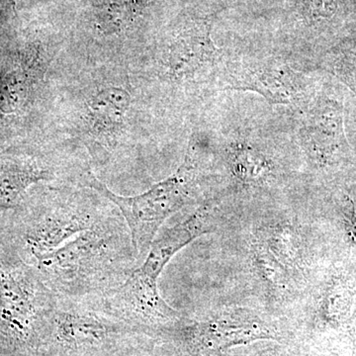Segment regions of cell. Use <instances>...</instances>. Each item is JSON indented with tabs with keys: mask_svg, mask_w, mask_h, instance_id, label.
Here are the masks:
<instances>
[{
	"mask_svg": "<svg viewBox=\"0 0 356 356\" xmlns=\"http://www.w3.org/2000/svg\"><path fill=\"white\" fill-rule=\"evenodd\" d=\"M135 259L130 234L116 221H102L37 262L55 294L81 297L119 286Z\"/></svg>",
	"mask_w": 356,
	"mask_h": 356,
	"instance_id": "obj_1",
	"label": "cell"
},
{
	"mask_svg": "<svg viewBox=\"0 0 356 356\" xmlns=\"http://www.w3.org/2000/svg\"><path fill=\"white\" fill-rule=\"evenodd\" d=\"M214 227L212 211L202 206L184 222L166 229L154 238L142 266L134 269L119 286L105 293L103 303L118 315L146 324L177 322L179 313L159 295V275L177 252Z\"/></svg>",
	"mask_w": 356,
	"mask_h": 356,
	"instance_id": "obj_2",
	"label": "cell"
},
{
	"mask_svg": "<svg viewBox=\"0 0 356 356\" xmlns=\"http://www.w3.org/2000/svg\"><path fill=\"white\" fill-rule=\"evenodd\" d=\"M195 161L189 152L175 175L145 193L131 197L113 193L91 173L86 175V182L88 187L119 208L127 224L136 257L144 259L163 222L191 202L195 187Z\"/></svg>",
	"mask_w": 356,
	"mask_h": 356,
	"instance_id": "obj_3",
	"label": "cell"
},
{
	"mask_svg": "<svg viewBox=\"0 0 356 356\" xmlns=\"http://www.w3.org/2000/svg\"><path fill=\"white\" fill-rule=\"evenodd\" d=\"M180 336L189 350L213 353L257 339H275L276 332L264 318L247 309L221 312L184 325Z\"/></svg>",
	"mask_w": 356,
	"mask_h": 356,
	"instance_id": "obj_4",
	"label": "cell"
},
{
	"mask_svg": "<svg viewBox=\"0 0 356 356\" xmlns=\"http://www.w3.org/2000/svg\"><path fill=\"white\" fill-rule=\"evenodd\" d=\"M55 296L43 276L0 259V316L13 329L28 331L39 314L57 302Z\"/></svg>",
	"mask_w": 356,
	"mask_h": 356,
	"instance_id": "obj_5",
	"label": "cell"
},
{
	"mask_svg": "<svg viewBox=\"0 0 356 356\" xmlns=\"http://www.w3.org/2000/svg\"><path fill=\"white\" fill-rule=\"evenodd\" d=\"M226 77L229 88L255 91L276 104L298 105L303 102L301 74L278 60L266 58L238 63L229 67Z\"/></svg>",
	"mask_w": 356,
	"mask_h": 356,
	"instance_id": "obj_6",
	"label": "cell"
},
{
	"mask_svg": "<svg viewBox=\"0 0 356 356\" xmlns=\"http://www.w3.org/2000/svg\"><path fill=\"white\" fill-rule=\"evenodd\" d=\"M100 222L99 218L95 214H89L83 210L53 211L28 226L25 232V243L37 261Z\"/></svg>",
	"mask_w": 356,
	"mask_h": 356,
	"instance_id": "obj_7",
	"label": "cell"
},
{
	"mask_svg": "<svg viewBox=\"0 0 356 356\" xmlns=\"http://www.w3.org/2000/svg\"><path fill=\"white\" fill-rule=\"evenodd\" d=\"M221 60L222 51L210 38L209 26L202 24L179 35L168 53V67L177 79L193 77Z\"/></svg>",
	"mask_w": 356,
	"mask_h": 356,
	"instance_id": "obj_8",
	"label": "cell"
},
{
	"mask_svg": "<svg viewBox=\"0 0 356 356\" xmlns=\"http://www.w3.org/2000/svg\"><path fill=\"white\" fill-rule=\"evenodd\" d=\"M257 238L292 273H300L303 269L305 264L303 242L298 229L292 224L280 222L269 225L261 229Z\"/></svg>",
	"mask_w": 356,
	"mask_h": 356,
	"instance_id": "obj_9",
	"label": "cell"
},
{
	"mask_svg": "<svg viewBox=\"0 0 356 356\" xmlns=\"http://www.w3.org/2000/svg\"><path fill=\"white\" fill-rule=\"evenodd\" d=\"M129 96L120 89H107L96 96L89 108V123L95 132H117L123 124L129 107Z\"/></svg>",
	"mask_w": 356,
	"mask_h": 356,
	"instance_id": "obj_10",
	"label": "cell"
},
{
	"mask_svg": "<svg viewBox=\"0 0 356 356\" xmlns=\"http://www.w3.org/2000/svg\"><path fill=\"white\" fill-rule=\"evenodd\" d=\"M229 166L238 181L243 184L261 185L268 181L273 165L259 149L248 145H236L229 153Z\"/></svg>",
	"mask_w": 356,
	"mask_h": 356,
	"instance_id": "obj_11",
	"label": "cell"
},
{
	"mask_svg": "<svg viewBox=\"0 0 356 356\" xmlns=\"http://www.w3.org/2000/svg\"><path fill=\"white\" fill-rule=\"evenodd\" d=\"M252 261L257 274L269 292L274 295H284L292 286L293 273L257 238L252 247Z\"/></svg>",
	"mask_w": 356,
	"mask_h": 356,
	"instance_id": "obj_12",
	"label": "cell"
},
{
	"mask_svg": "<svg viewBox=\"0 0 356 356\" xmlns=\"http://www.w3.org/2000/svg\"><path fill=\"white\" fill-rule=\"evenodd\" d=\"M355 297L348 285L343 281H334L325 290L323 297L322 316L325 322L339 325L350 317Z\"/></svg>",
	"mask_w": 356,
	"mask_h": 356,
	"instance_id": "obj_13",
	"label": "cell"
},
{
	"mask_svg": "<svg viewBox=\"0 0 356 356\" xmlns=\"http://www.w3.org/2000/svg\"><path fill=\"white\" fill-rule=\"evenodd\" d=\"M344 225L351 242L356 245V205L350 202L344 209Z\"/></svg>",
	"mask_w": 356,
	"mask_h": 356,
	"instance_id": "obj_14",
	"label": "cell"
}]
</instances>
